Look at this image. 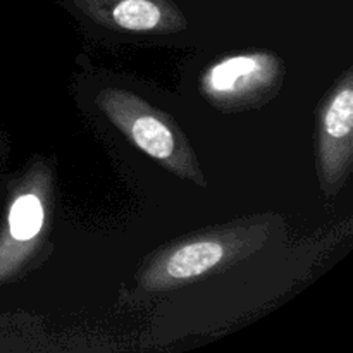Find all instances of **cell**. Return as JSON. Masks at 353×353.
Here are the masks:
<instances>
[{
    "instance_id": "1",
    "label": "cell",
    "mask_w": 353,
    "mask_h": 353,
    "mask_svg": "<svg viewBox=\"0 0 353 353\" xmlns=\"http://www.w3.org/2000/svg\"><path fill=\"white\" fill-rule=\"evenodd\" d=\"M274 224L272 214H259L172 241L145 259L138 269V286L145 292H169L228 271L262 250Z\"/></svg>"
},
{
    "instance_id": "2",
    "label": "cell",
    "mask_w": 353,
    "mask_h": 353,
    "mask_svg": "<svg viewBox=\"0 0 353 353\" xmlns=\"http://www.w3.org/2000/svg\"><path fill=\"white\" fill-rule=\"evenodd\" d=\"M100 112L143 154L171 174L205 188L207 179L181 128L164 110L124 88H103L97 93Z\"/></svg>"
},
{
    "instance_id": "3",
    "label": "cell",
    "mask_w": 353,
    "mask_h": 353,
    "mask_svg": "<svg viewBox=\"0 0 353 353\" xmlns=\"http://www.w3.org/2000/svg\"><path fill=\"white\" fill-rule=\"evenodd\" d=\"M52 207L54 172L38 159L10 186L0 228V286L19 279L37 264L50 231Z\"/></svg>"
},
{
    "instance_id": "4",
    "label": "cell",
    "mask_w": 353,
    "mask_h": 353,
    "mask_svg": "<svg viewBox=\"0 0 353 353\" xmlns=\"http://www.w3.org/2000/svg\"><path fill=\"white\" fill-rule=\"evenodd\" d=\"M285 81V65L271 52L254 50L212 62L200 76V93L217 109L261 107Z\"/></svg>"
},
{
    "instance_id": "5",
    "label": "cell",
    "mask_w": 353,
    "mask_h": 353,
    "mask_svg": "<svg viewBox=\"0 0 353 353\" xmlns=\"http://www.w3.org/2000/svg\"><path fill=\"white\" fill-rule=\"evenodd\" d=\"M353 164V71L348 68L324 99L317 128V171L324 195L334 196Z\"/></svg>"
},
{
    "instance_id": "6",
    "label": "cell",
    "mask_w": 353,
    "mask_h": 353,
    "mask_svg": "<svg viewBox=\"0 0 353 353\" xmlns=\"http://www.w3.org/2000/svg\"><path fill=\"white\" fill-rule=\"evenodd\" d=\"M88 19L103 28L131 33L176 34L188 26L172 0H71Z\"/></svg>"
}]
</instances>
